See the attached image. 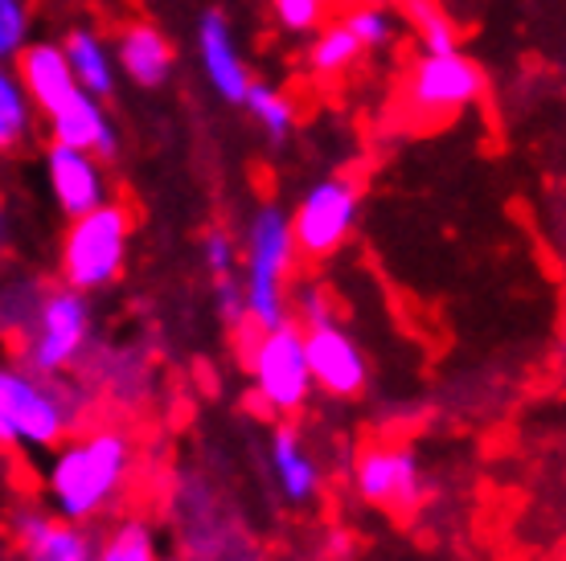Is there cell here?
I'll use <instances>...</instances> for the list:
<instances>
[{"label":"cell","mask_w":566,"mask_h":561,"mask_svg":"<svg viewBox=\"0 0 566 561\" xmlns=\"http://www.w3.org/2000/svg\"><path fill=\"white\" fill-rule=\"evenodd\" d=\"M140 451L128 426L95 422L78 426L45 451L42 505L74 525H103L128 505Z\"/></svg>","instance_id":"cell-1"},{"label":"cell","mask_w":566,"mask_h":561,"mask_svg":"<svg viewBox=\"0 0 566 561\" xmlns=\"http://www.w3.org/2000/svg\"><path fill=\"white\" fill-rule=\"evenodd\" d=\"M91 410V385L78 373H38L0 357V451L42 455L78 431Z\"/></svg>","instance_id":"cell-2"},{"label":"cell","mask_w":566,"mask_h":561,"mask_svg":"<svg viewBox=\"0 0 566 561\" xmlns=\"http://www.w3.org/2000/svg\"><path fill=\"white\" fill-rule=\"evenodd\" d=\"M296 242L283 205H259L239 242V279L247 295L251 328H271L292 316V275H296Z\"/></svg>","instance_id":"cell-3"},{"label":"cell","mask_w":566,"mask_h":561,"mask_svg":"<svg viewBox=\"0 0 566 561\" xmlns=\"http://www.w3.org/2000/svg\"><path fill=\"white\" fill-rule=\"evenodd\" d=\"M95 349V295L57 283L38 292L25 324L17 328V361L38 373H78Z\"/></svg>","instance_id":"cell-4"},{"label":"cell","mask_w":566,"mask_h":561,"mask_svg":"<svg viewBox=\"0 0 566 561\" xmlns=\"http://www.w3.org/2000/svg\"><path fill=\"white\" fill-rule=\"evenodd\" d=\"M242 345V369L251 381L259 410L271 419H296L312 402V373L304 357V328L292 316L271 328H242L234 332Z\"/></svg>","instance_id":"cell-5"},{"label":"cell","mask_w":566,"mask_h":561,"mask_svg":"<svg viewBox=\"0 0 566 561\" xmlns=\"http://www.w3.org/2000/svg\"><path fill=\"white\" fill-rule=\"evenodd\" d=\"M66 222L71 225L57 246V279L83 295L112 292L128 271L132 213L119 201H103Z\"/></svg>","instance_id":"cell-6"},{"label":"cell","mask_w":566,"mask_h":561,"mask_svg":"<svg viewBox=\"0 0 566 561\" xmlns=\"http://www.w3.org/2000/svg\"><path fill=\"white\" fill-rule=\"evenodd\" d=\"M357 218H361V189L349 177H321L308 184V193L300 197V205L287 213L292 222V242L300 258L325 263L340 246L354 239Z\"/></svg>","instance_id":"cell-7"},{"label":"cell","mask_w":566,"mask_h":561,"mask_svg":"<svg viewBox=\"0 0 566 561\" xmlns=\"http://www.w3.org/2000/svg\"><path fill=\"white\" fill-rule=\"evenodd\" d=\"M484 95V71L472 57L452 50H423L415 57L411 78H407V103L423 119H448V115L472 107Z\"/></svg>","instance_id":"cell-8"},{"label":"cell","mask_w":566,"mask_h":561,"mask_svg":"<svg viewBox=\"0 0 566 561\" xmlns=\"http://www.w3.org/2000/svg\"><path fill=\"white\" fill-rule=\"evenodd\" d=\"M304 357H308L312 390L333 398V402H354L369 390L366 349L357 345V337L337 316L304 328Z\"/></svg>","instance_id":"cell-9"},{"label":"cell","mask_w":566,"mask_h":561,"mask_svg":"<svg viewBox=\"0 0 566 561\" xmlns=\"http://www.w3.org/2000/svg\"><path fill=\"white\" fill-rule=\"evenodd\" d=\"M354 491L369 508L411 512L423 505V464L411 447H398V443L366 447L354 459Z\"/></svg>","instance_id":"cell-10"},{"label":"cell","mask_w":566,"mask_h":561,"mask_svg":"<svg viewBox=\"0 0 566 561\" xmlns=\"http://www.w3.org/2000/svg\"><path fill=\"white\" fill-rule=\"evenodd\" d=\"M9 541L21 561H95V525L54 517L45 505H21L9 517Z\"/></svg>","instance_id":"cell-11"},{"label":"cell","mask_w":566,"mask_h":561,"mask_svg":"<svg viewBox=\"0 0 566 561\" xmlns=\"http://www.w3.org/2000/svg\"><path fill=\"white\" fill-rule=\"evenodd\" d=\"M45 184H50V197L62 210V218H78V213L112 201V181H107L99 156L54 140L45 148Z\"/></svg>","instance_id":"cell-12"},{"label":"cell","mask_w":566,"mask_h":561,"mask_svg":"<svg viewBox=\"0 0 566 561\" xmlns=\"http://www.w3.org/2000/svg\"><path fill=\"white\" fill-rule=\"evenodd\" d=\"M198 62L206 83L213 86V95L222 103L242 107V98H247L255 78H251V66H247V57H242L239 42H234V29L218 9L201 13L198 21Z\"/></svg>","instance_id":"cell-13"},{"label":"cell","mask_w":566,"mask_h":561,"mask_svg":"<svg viewBox=\"0 0 566 561\" xmlns=\"http://www.w3.org/2000/svg\"><path fill=\"white\" fill-rule=\"evenodd\" d=\"M268 472L271 484H275V496L292 508H308L325 488V476H321V464L312 455L308 438L300 435L287 419H283V426H275V435L268 443Z\"/></svg>","instance_id":"cell-14"},{"label":"cell","mask_w":566,"mask_h":561,"mask_svg":"<svg viewBox=\"0 0 566 561\" xmlns=\"http://www.w3.org/2000/svg\"><path fill=\"white\" fill-rule=\"evenodd\" d=\"M45 124H50V140L54 144L83 148V152L99 156L103 165L119 152V136H115V124L103 107V98L86 95V91H74L57 112L45 115Z\"/></svg>","instance_id":"cell-15"},{"label":"cell","mask_w":566,"mask_h":561,"mask_svg":"<svg viewBox=\"0 0 566 561\" xmlns=\"http://www.w3.org/2000/svg\"><path fill=\"white\" fill-rule=\"evenodd\" d=\"M17 78H21V86H25V95L38 115L57 112L74 91H83L71 71V62H66V54H62V45L54 42L21 45V54H17Z\"/></svg>","instance_id":"cell-16"},{"label":"cell","mask_w":566,"mask_h":561,"mask_svg":"<svg viewBox=\"0 0 566 561\" xmlns=\"http://www.w3.org/2000/svg\"><path fill=\"white\" fill-rule=\"evenodd\" d=\"M115 66L119 74H128L136 86H160L172 74V45L156 25H128L115 42Z\"/></svg>","instance_id":"cell-17"},{"label":"cell","mask_w":566,"mask_h":561,"mask_svg":"<svg viewBox=\"0 0 566 561\" xmlns=\"http://www.w3.org/2000/svg\"><path fill=\"white\" fill-rule=\"evenodd\" d=\"M62 54H66L74 78H78V86H83L86 95H95V98L115 95L119 66H115L112 45L103 42L95 29H86V25L71 29V33H66V42H62Z\"/></svg>","instance_id":"cell-18"},{"label":"cell","mask_w":566,"mask_h":561,"mask_svg":"<svg viewBox=\"0 0 566 561\" xmlns=\"http://www.w3.org/2000/svg\"><path fill=\"white\" fill-rule=\"evenodd\" d=\"M160 537L148 517H115L95 541V561H160Z\"/></svg>","instance_id":"cell-19"},{"label":"cell","mask_w":566,"mask_h":561,"mask_svg":"<svg viewBox=\"0 0 566 561\" xmlns=\"http://www.w3.org/2000/svg\"><path fill=\"white\" fill-rule=\"evenodd\" d=\"M361 54H366L361 42L340 21L337 25H321L308 45V71L316 78H340V74H349L361 62Z\"/></svg>","instance_id":"cell-20"},{"label":"cell","mask_w":566,"mask_h":561,"mask_svg":"<svg viewBox=\"0 0 566 561\" xmlns=\"http://www.w3.org/2000/svg\"><path fill=\"white\" fill-rule=\"evenodd\" d=\"M33 131V103H29L25 86L0 62V152H13L29 140Z\"/></svg>","instance_id":"cell-21"},{"label":"cell","mask_w":566,"mask_h":561,"mask_svg":"<svg viewBox=\"0 0 566 561\" xmlns=\"http://www.w3.org/2000/svg\"><path fill=\"white\" fill-rule=\"evenodd\" d=\"M242 107L251 112V119H255L259 131H263L271 144H283L287 136H292V127H296V107H292V98L283 95L280 86L251 83V91H247V98H242Z\"/></svg>","instance_id":"cell-22"},{"label":"cell","mask_w":566,"mask_h":561,"mask_svg":"<svg viewBox=\"0 0 566 561\" xmlns=\"http://www.w3.org/2000/svg\"><path fill=\"white\" fill-rule=\"evenodd\" d=\"M402 21L423 50H452L455 45V25L439 0H402Z\"/></svg>","instance_id":"cell-23"},{"label":"cell","mask_w":566,"mask_h":561,"mask_svg":"<svg viewBox=\"0 0 566 561\" xmlns=\"http://www.w3.org/2000/svg\"><path fill=\"white\" fill-rule=\"evenodd\" d=\"M340 25L354 33L357 42H361V50H386V45L395 42L398 33V17L386 9V4H357V9H349V13L340 17Z\"/></svg>","instance_id":"cell-24"},{"label":"cell","mask_w":566,"mask_h":561,"mask_svg":"<svg viewBox=\"0 0 566 561\" xmlns=\"http://www.w3.org/2000/svg\"><path fill=\"white\" fill-rule=\"evenodd\" d=\"M271 9H275V21L287 33L304 38V33H316V29L325 25L333 0H271Z\"/></svg>","instance_id":"cell-25"},{"label":"cell","mask_w":566,"mask_h":561,"mask_svg":"<svg viewBox=\"0 0 566 561\" xmlns=\"http://www.w3.org/2000/svg\"><path fill=\"white\" fill-rule=\"evenodd\" d=\"M201 263L210 271V279H227V275H239V239L222 230V225H213L206 242H201Z\"/></svg>","instance_id":"cell-26"},{"label":"cell","mask_w":566,"mask_h":561,"mask_svg":"<svg viewBox=\"0 0 566 561\" xmlns=\"http://www.w3.org/2000/svg\"><path fill=\"white\" fill-rule=\"evenodd\" d=\"M29 42V4L25 0H0V62L21 54Z\"/></svg>","instance_id":"cell-27"},{"label":"cell","mask_w":566,"mask_h":561,"mask_svg":"<svg viewBox=\"0 0 566 561\" xmlns=\"http://www.w3.org/2000/svg\"><path fill=\"white\" fill-rule=\"evenodd\" d=\"M213 308L222 316L230 332H242V328H251L247 320V295H242V279L239 275H227V279H213Z\"/></svg>","instance_id":"cell-28"},{"label":"cell","mask_w":566,"mask_h":561,"mask_svg":"<svg viewBox=\"0 0 566 561\" xmlns=\"http://www.w3.org/2000/svg\"><path fill=\"white\" fill-rule=\"evenodd\" d=\"M328 316H337V311H333V304H328V295L321 292V287H300V292H292V320H296L300 328L321 324V320H328Z\"/></svg>","instance_id":"cell-29"},{"label":"cell","mask_w":566,"mask_h":561,"mask_svg":"<svg viewBox=\"0 0 566 561\" xmlns=\"http://www.w3.org/2000/svg\"><path fill=\"white\" fill-rule=\"evenodd\" d=\"M4 234H9V222H4V210H0V246H4Z\"/></svg>","instance_id":"cell-30"},{"label":"cell","mask_w":566,"mask_h":561,"mask_svg":"<svg viewBox=\"0 0 566 561\" xmlns=\"http://www.w3.org/2000/svg\"><path fill=\"white\" fill-rule=\"evenodd\" d=\"M0 561H21L17 553H0Z\"/></svg>","instance_id":"cell-31"},{"label":"cell","mask_w":566,"mask_h":561,"mask_svg":"<svg viewBox=\"0 0 566 561\" xmlns=\"http://www.w3.org/2000/svg\"><path fill=\"white\" fill-rule=\"evenodd\" d=\"M160 561H172V558H160Z\"/></svg>","instance_id":"cell-32"}]
</instances>
